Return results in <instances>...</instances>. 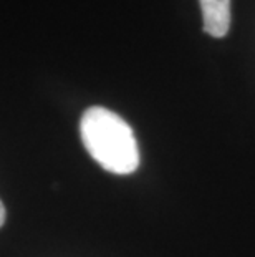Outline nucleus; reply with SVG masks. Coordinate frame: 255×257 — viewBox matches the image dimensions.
<instances>
[{"label":"nucleus","mask_w":255,"mask_h":257,"mask_svg":"<svg viewBox=\"0 0 255 257\" xmlns=\"http://www.w3.org/2000/svg\"><path fill=\"white\" fill-rule=\"evenodd\" d=\"M81 141L90 156L113 174H131L139 166V150L131 126L115 111L88 108L80 121Z\"/></svg>","instance_id":"obj_1"},{"label":"nucleus","mask_w":255,"mask_h":257,"mask_svg":"<svg viewBox=\"0 0 255 257\" xmlns=\"http://www.w3.org/2000/svg\"><path fill=\"white\" fill-rule=\"evenodd\" d=\"M204 17V32L222 38L230 29V0H199Z\"/></svg>","instance_id":"obj_2"},{"label":"nucleus","mask_w":255,"mask_h":257,"mask_svg":"<svg viewBox=\"0 0 255 257\" xmlns=\"http://www.w3.org/2000/svg\"><path fill=\"white\" fill-rule=\"evenodd\" d=\"M4 222H5V207L2 204V201H0V227L4 226Z\"/></svg>","instance_id":"obj_3"}]
</instances>
